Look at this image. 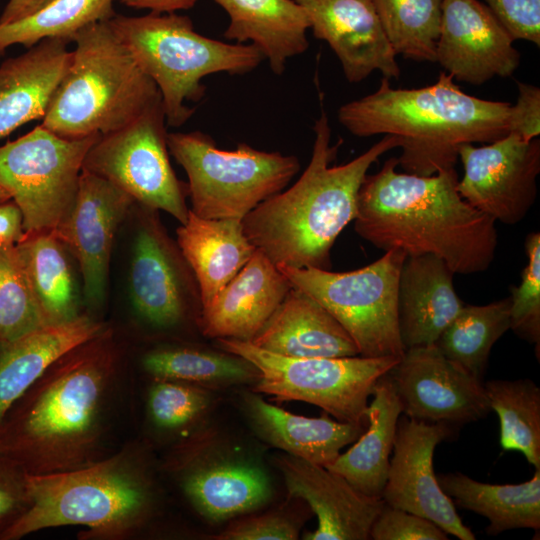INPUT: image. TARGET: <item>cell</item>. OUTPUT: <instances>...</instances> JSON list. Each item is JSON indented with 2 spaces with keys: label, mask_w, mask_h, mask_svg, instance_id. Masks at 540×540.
Masks as SVG:
<instances>
[{
  "label": "cell",
  "mask_w": 540,
  "mask_h": 540,
  "mask_svg": "<svg viewBox=\"0 0 540 540\" xmlns=\"http://www.w3.org/2000/svg\"><path fill=\"white\" fill-rule=\"evenodd\" d=\"M397 166L392 157L365 176L355 232L384 252L437 256L454 274L487 270L498 245L496 221L461 197L456 169L421 176L398 172Z\"/></svg>",
  "instance_id": "1"
},
{
  "label": "cell",
  "mask_w": 540,
  "mask_h": 540,
  "mask_svg": "<svg viewBox=\"0 0 540 540\" xmlns=\"http://www.w3.org/2000/svg\"><path fill=\"white\" fill-rule=\"evenodd\" d=\"M115 368L106 331L58 359L1 420L0 455L28 474L92 463Z\"/></svg>",
  "instance_id": "2"
},
{
  "label": "cell",
  "mask_w": 540,
  "mask_h": 540,
  "mask_svg": "<svg viewBox=\"0 0 540 540\" xmlns=\"http://www.w3.org/2000/svg\"><path fill=\"white\" fill-rule=\"evenodd\" d=\"M311 159L299 179L261 202L243 219L248 240L276 266L331 269V249L357 214L360 187L369 168L399 147L385 135L364 153L331 165L340 142L331 145V128L322 111L314 125Z\"/></svg>",
  "instance_id": "3"
},
{
  "label": "cell",
  "mask_w": 540,
  "mask_h": 540,
  "mask_svg": "<svg viewBox=\"0 0 540 540\" xmlns=\"http://www.w3.org/2000/svg\"><path fill=\"white\" fill-rule=\"evenodd\" d=\"M511 104L465 93L444 71L431 85L393 88L383 77L377 90L342 105L340 124L352 135L397 139L398 166L429 176L455 168L464 144L491 143L510 132Z\"/></svg>",
  "instance_id": "4"
},
{
  "label": "cell",
  "mask_w": 540,
  "mask_h": 540,
  "mask_svg": "<svg viewBox=\"0 0 540 540\" xmlns=\"http://www.w3.org/2000/svg\"><path fill=\"white\" fill-rule=\"evenodd\" d=\"M71 42L69 65L41 123L51 132L68 139L106 135L161 100L108 21L84 27Z\"/></svg>",
  "instance_id": "5"
},
{
  "label": "cell",
  "mask_w": 540,
  "mask_h": 540,
  "mask_svg": "<svg viewBox=\"0 0 540 540\" xmlns=\"http://www.w3.org/2000/svg\"><path fill=\"white\" fill-rule=\"evenodd\" d=\"M141 70L156 84L169 126H182L194 113L187 102L205 94L202 79L214 73H248L265 60L252 44L226 43L194 30L176 13L116 14L108 20Z\"/></svg>",
  "instance_id": "6"
},
{
  "label": "cell",
  "mask_w": 540,
  "mask_h": 540,
  "mask_svg": "<svg viewBox=\"0 0 540 540\" xmlns=\"http://www.w3.org/2000/svg\"><path fill=\"white\" fill-rule=\"evenodd\" d=\"M26 506L0 540L82 525L95 536H123L148 512V489L120 457L68 471L24 473Z\"/></svg>",
  "instance_id": "7"
},
{
  "label": "cell",
  "mask_w": 540,
  "mask_h": 540,
  "mask_svg": "<svg viewBox=\"0 0 540 540\" xmlns=\"http://www.w3.org/2000/svg\"><path fill=\"white\" fill-rule=\"evenodd\" d=\"M167 144L186 172L190 211L205 219L242 220L284 190L300 170L294 155L266 152L245 143L233 150L220 149L201 131L168 133Z\"/></svg>",
  "instance_id": "8"
},
{
  "label": "cell",
  "mask_w": 540,
  "mask_h": 540,
  "mask_svg": "<svg viewBox=\"0 0 540 540\" xmlns=\"http://www.w3.org/2000/svg\"><path fill=\"white\" fill-rule=\"evenodd\" d=\"M221 350L251 362L259 371L255 391L282 401H302L322 408L338 421L366 424V410L376 382L398 357L296 358L275 354L249 341L216 339Z\"/></svg>",
  "instance_id": "9"
},
{
  "label": "cell",
  "mask_w": 540,
  "mask_h": 540,
  "mask_svg": "<svg viewBox=\"0 0 540 540\" xmlns=\"http://www.w3.org/2000/svg\"><path fill=\"white\" fill-rule=\"evenodd\" d=\"M407 255L385 251L362 268L332 272L277 266L291 284L319 302L348 332L359 355L398 357L404 353L397 317L398 281Z\"/></svg>",
  "instance_id": "10"
},
{
  "label": "cell",
  "mask_w": 540,
  "mask_h": 540,
  "mask_svg": "<svg viewBox=\"0 0 540 540\" xmlns=\"http://www.w3.org/2000/svg\"><path fill=\"white\" fill-rule=\"evenodd\" d=\"M100 136L68 139L38 125L0 146V186L19 207L25 232L56 230L65 220L84 158Z\"/></svg>",
  "instance_id": "11"
},
{
  "label": "cell",
  "mask_w": 540,
  "mask_h": 540,
  "mask_svg": "<svg viewBox=\"0 0 540 540\" xmlns=\"http://www.w3.org/2000/svg\"><path fill=\"white\" fill-rule=\"evenodd\" d=\"M166 126L160 100L127 125L101 135L82 169L109 181L136 204L167 212L184 224L190 210L188 186L171 166Z\"/></svg>",
  "instance_id": "12"
},
{
  "label": "cell",
  "mask_w": 540,
  "mask_h": 540,
  "mask_svg": "<svg viewBox=\"0 0 540 540\" xmlns=\"http://www.w3.org/2000/svg\"><path fill=\"white\" fill-rule=\"evenodd\" d=\"M458 158L464 175L457 190L467 203L507 225L525 218L537 196L538 138L525 141L509 132L487 145H462Z\"/></svg>",
  "instance_id": "13"
},
{
  "label": "cell",
  "mask_w": 540,
  "mask_h": 540,
  "mask_svg": "<svg viewBox=\"0 0 540 540\" xmlns=\"http://www.w3.org/2000/svg\"><path fill=\"white\" fill-rule=\"evenodd\" d=\"M388 375L402 414L412 420L458 430L492 411L483 380L449 360L435 344L405 349Z\"/></svg>",
  "instance_id": "14"
},
{
  "label": "cell",
  "mask_w": 540,
  "mask_h": 540,
  "mask_svg": "<svg viewBox=\"0 0 540 540\" xmlns=\"http://www.w3.org/2000/svg\"><path fill=\"white\" fill-rule=\"evenodd\" d=\"M456 432L457 429L445 424H428L404 414L400 416L381 498L389 506L432 521L448 535L474 540V533L462 522L433 469L436 446Z\"/></svg>",
  "instance_id": "15"
},
{
  "label": "cell",
  "mask_w": 540,
  "mask_h": 540,
  "mask_svg": "<svg viewBox=\"0 0 540 540\" xmlns=\"http://www.w3.org/2000/svg\"><path fill=\"white\" fill-rule=\"evenodd\" d=\"M133 243L129 292L139 316L157 328L176 326L190 307L201 309L196 278L160 224L157 211L144 207Z\"/></svg>",
  "instance_id": "16"
},
{
  "label": "cell",
  "mask_w": 540,
  "mask_h": 540,
  "mask_svg": "<svg viewBox=\"0 0 540 540\" xmlns=\"http://www.w3.org/2000/svg\"><path fill=\"white\" fill-rule=\"evenodd\" d=\"M514 39L478 0H443L436 62L455 81L479 86L507 78L520 64Z\"/></svg>",
  "instance_id": "17"
},
{
  "label": "cell",
  "mask_w": 540,
  "mask_h": 540,
  "mask_svg": "<svg viewBox=\"0 0 540 540\" xmlns=\"http://www.w3.org/2000/svg\"><path fill=\"white\" fill-rule=\"evenodd\" d=\"M134 204L124 191L82 169L74 205L55 232L78 261L84 296L91 304L105 296L114 237Z\"/></svg>",
  "instance_id": "18"
},
{
  "label": "cell",
  "mask_w": 540,
  "mask_h": 540,
  "mask_svg": "<svg viewBox=\"0 0 540 540\" xmlns=\"http://www.w3.org/2000/svg\"><path fill=\"white\" fill-rule=\"evenodd\" d=\"M290 496L302 500L317 517L306 540H367L381 511L382 498L368 496L325 466L288 454L275 458Z\"/></svg>",
  "instance_id": "19"
},
{
  "label": "cell",
  "mask_w": 540,
  "mask_h": 540,
  "mask_svg": "<svg viewBox=\"0 0 540 540\" xmlns=\"http://www.w3.org/2000/svg\"><path fill=\"white\" fill-rule=\"evenodd\" d=\"M295 1L305 10L315 38L327 42L339 59L348 82H361L376 70L389 80L400 77L373 0Z\"/></svg>",
  "instance_id": "20"
},
{
  "label": "cell",
  "mask_w": 540,
  "mask_h": 540,
  "mask_svg": "<svg viewBox=\"0 0 540 540\" xmlns=\"http://www.w3.org/2000/svg\"><path fill=\"white\" fill-rule=\"evenodd\" d=\"M181 483L197 511L214 522L255 510L272 495L263 467L213 441L194 450L181 473Z\"/></svg>",
  "instance_id": "21"
},
{
  "label": "cell",
  "mask_w": 540,
  "mask_h": 540,
  "mask_svg": "<svg viewBox=\"0 0 540 540\" xmlns=\"http://www.w3.org/2000/svg\"><path fill=\"white\" fill-rule=\"evenodd\" d=\"M289 279L260 250L206 305L198 326L214 339L251 341L292 288Z\"/></svg>",
  "instance_id": "22"
},
{
  "label": "cell",
  "mask_w": 540,
  "mask_h": 540,
  "mask_svg": "<svg viewBox=\"0 0 540 540\" xmlns=\"http://www.w3.org/2000/svg\"><path fill=\"white\" fill-rule=\"evenodd\" d=\"M453 276L437 256L405 258L397 295L398 329L404 350L435 344L464 307L454 289Z\"/></svg>",
  "instance_id": "23"
},
{
  "label": "cell",
  "mask_w": 540,
  "mask_h": 540,
  "mask_svg": "<svg viewBox=\"0 0 540 540\" xmlns=\"http://www.w3.org/2000/svg\"><path fill=\"white\" fill-rule=\"evenodd\" d=\"M64 38H47L0 64V139L42 120L71 51Z\"/></svg>",
  "instance_id": "24"
},
{
  "label": "cell",
  "mask_w": 540,
  "mask_h": 540,
  "mask_svg": "<svg viewBox=\"0 0 540 540\" xmlns=\"http://www.w3.org/2000/svg\"><path fill=\"white\" fill-rule=\"evenodd\" d=\"M250 342L287 357L359 355L342 325L319 302L294 286Z\"/></svg>",
  "instance_id": "25"
},
{
  "label": "cell",
  "mask_w": 540,
  "mask_h": 540,
  "mask_svg": "<svg viewBox=\"0 0 540 540\" xmlns=\"http://www.w3.org/2000/svg\"><path fill=\"white\" fill-rule=\"evenodd\" d=\"M243 400L249 420L263 440L285 454L321 466L332 463L367 426L333 420L327 415H297L266 402L256 393L245 394Z\"/></svg>",
  "instance_id": "26"
},
{
  "label": "cell",
  "mask_w": 540,
  "mask_h": 540,
  "mask_svg": "<svg viewBox=\"0 0 540 540\" xmlns=\"http://www.w3.org/2000/svg\"><path fill=\"white\" fill-rule=\"evenodd\" d=\"M102 332L100 323L78 315L65 322L42 326L0 345V422L53 363Z\"/></svg>",
  "instance_id": "27"
},
{
  "label": "cell",
  "mask_w": 540,
  "mask_h": 540,
  "mask_svg": "<svg viewBox=\"0 0 540 540\" xmlns=\"http://www.w3.org/2000/svg\"><path fill=\"white\" fill-rule=\"evenodd\" d=\"M214 1L230 19L224 37L256 46L276 75L284 72L290 58L309 47V19L295 0Z\"/></svg>",
  "instance_id": "28"
},
{
  "label": "cell",
  "mask_w": 540,
  "mask_h": 540,
  "mask_svg": "<svg viewBox=\"0 0 540 540\" xmlns=\"http://www.w3.org/2000/svg\"><path fill=\"white\" fill-rule=\"evenodd\" d=\"M177 245L200 291L201 308L243 268L255 252L240 219H205L189 210L176 231Z\"/></svg>",
  "instance_id": "29"
},
{
  "label": "cell",
  "mask_w": 540,
  "mask_h": 540,
  "mask_svg": "<svg viewBox=\"0 0 540 540\" xmlns=\"http://www.w3.org/2000/svg\"><path fill=\"white\" fill-rule=\"evenodd\" d=\"M401 414L399 398L386 373L372 390L365 430L346 452L340 453L325 467L344 477L362 493L381 498Z\"/></svg>",
  "instance_id": "30"
},
{
  "label": "cell",
  "mask_w": 540,
  "mask_h": 540,
  "mask_svg": "<svg viewBox=\"0 0 540 540\" xmlns=\"http://www.w3.org/2000/svg\"><path fill=\"white\" fill-rule=\"evenodd\" d=\"M443 492L454 505L486 517L488 535L529 528L540 529V469L520 484H489L460 472L438 474Z\"/></svg>",
  "instance_id": "31"
},
{
  "label": "cell",
  "mask_w": 540,
  "mask_h": 540,
  "mask_svg": "<svg viewBox=\"0 0 540 540\" xmlns=\"http://www.w3.org/2000/svg\"><path fill=\"white\" fill-rule=\"evenodd\" d=\"M16 247L47 322L61 323L78 316L67 249L55 230L25 232Z\"/></svg>",
  "instance_id": "32"
},
{
  "label": "cell",
  "mask_w": 540,
  "mask_h": 540,
  "mask_svg": "<svg viewBox=\"0 0 540 540\" xmlns=\"http://www.w3.org/2000/svg\"><path fill=\"white\" fill-rule=\"evenodd\" d=\"M509 329V297L481 306L465 304L435 345L449 360L483 380L493 345Z\"/></svg>",
  "instance_id": "33"
},
{
  "label": "cell",
  "mask_w": 540,
  "mask_h": 540,
  "mask_svg": "<svg viewBox=\"0 0 540 540\" xmlns=\"http://www.w3.org/2000/svg\"><path fill=\"white\" fill-rule=\"evenodd\" d=\"M484 384L491 410L500 421V445L521 452L540 469V389L530 379L490 380Z\"/></svg>",
  "instance_id": "34"
},
{
  "label": "cell",
  "mask_w": 540,
  "mask_h": 540,
  "mask_svg": "<svg viewBox=\"0 0 540 540\" xmlns=\"http://www.w3.org/2000/svg\"><path fill=\"white\" fill-rule=\"evenodd\" d=\"M143 366L157 379L212 386L256 382L259 377L251 362L224 350L157 349L146 354Z\"/></svg>",
  "instance_id": "35"
},
{
  "label": "cell",
  "mask_w": 540,
  "mask_h": 540,
  "mask_svg": "<svg viewBox=\"0 0 540 540\" xmlns=\"http://www.w3.org/2000/svg\"><path fill=\"white\" fill-rule=\"evenodd\" d=\"M114 0H52L35 13L0 24V57L14 45L30 48L47 38L69 41L84 27L116 15Z\"/></svg>",
  "instance_id": "36"
},
{
  "label": "cell",
  "mask_w": 540,
  "mask_h": 540,
  "mask_svg": "<svg viewBox=\"0 0 540 540\" xmlns=\"http://www.w3.org/2000/svg\"><path fill=\"white\" fill-rule=\"evenodd\" d=\"M373 1L396 56L418 62H436L443 0Z\"/></svg>",
  "instance_id": "37"
},
{
  "label": "cell",
  "mask_w": 540,
  "mask_h": 540,
  "mask_svg": "<svg viewBox=\"0 0 540 540\" xmlns=\"http://www.w3.org/2000/svg\"><path fill=\"white\" fill-rule=\"evenodd\" d=\"M15 245H0V345L48 325Z\"/></svg>",
  "instance_id": "38"
},
{
  "label": "cell",
  "mask_w": 540,
  "mask_h": 540,
  "mask_svg": "<svg viewBox=\"0 0 540 540\" xmlns=\"http://www.w3.org/2000/svg\"><path fill=\"white\" fill-rule=\"evenodd\" d=\"M527 263L520 283L510 286V329L521 339L535 345L539 357L540 344V233L532 232L525 239Z\"/></svg>",
  "instance_id": "39"
},
{
  "label": "cell",
  "mask_w": 540,
  "mask_h": 540,
  "mask_svg": "<svg viewBox=\"0 0 540 540\" xmlns=\"http://www.w3.org/2000/svg\"><path fill=\"white\" fill-rule=\"evenodd\" d=\"M209 395L200 387L158 379L149 394V410L154 422L174 429L189 424L209 406Z\"/></svg>",
  "instance_id": "40"
},
{
  "label": "cell",
  "mask_w": 540,
  "mask_h": 540,
  "mask_svg": "<svg viewBox=\"0 0 540 540\" xmlns=\"http://www.w3.org/2000/svg\"><path fill=\"white\" fill-rule=\"evenodd\" d=\"M370 539L447 540L448 534L422 516L384 503L372 524Z\"/></svg>",
  "instance_id": "41"
},
{
  "label": "cell",
  "mask_w": 540,
  "mask_h": 540,
  "mask_svg": "<svg viewBox=\"0 0 540 540\" xmlns=\"http://www.w3.org/2000/svg\"><path fill=\"white\" fill-rule=\"evenodd\" d=\"M301 521L281 511L252 515L232 522L216 538L220 540H295Z\"/></svg>",
  "instance_id": "42"
},
{
  "label": "cell",
  "mask_w": 540,
  "mask_h": 540,
  "mask_svg": "<svg viewBox=\"0 0 540 540\" xmlns=\"http://www.w3.org/2000/svg\"><path fill=\"white\" fill-rule=\"evenodd\" d=\"M514 40L540 46V0H485Z\"/></svg>",
  "instance_id": "43"
},
{
  "label": "cell",
  "mask_w": 540,
  "mask_h": 540,
  "mask_svg": "<svg viewBox=\"0 0 540 540\" xmlns=\"http://www.w3.org/2000/svg\"><path fill=\"white\" fill-rule=\"evenodd\" d=\"M25 506L24 473L0 455V537Z\"/></svg>",
  "instance_id": "44"
},
{
  "label": "cell",
  "mask_w": 540,
  "mask_h": 540,
  "mask_svg": "<svg viewBox=\"0 0 540 540\" xmlns=\"http://www.w3.org/2000/svg\"><path fill=\"white\" fill-rule=\"evenodd\" d=\"M517 87V101L510 110V132L530 141L540 134V89L522 82H518Z\"/></svg>",
  "instance_id": "45"
},
{
  "label": "cell",
  "mask_w": 540,
  "mask_h": 540,
  "mask_svg": "<svg viewBox=\"0 0 540 540\" xmlns=\"http://www.w3.org/2000/svg\"><path fill=\"white\" fill-rule=\"evenodd\" d=\"M24 235L22 213L9 193L0 186V245H15Z\"/></svg>",
  "instance_id": "46"
},
{
  "label": "cell",
  "mask_w": 540,
  "mask_h": 540,
  "mask_svg": "<svg viewBox=\"0 0 540 540\" xmlns=\"http://www.w3.org/2000/svg\"><path fill=\"white\" fill-rule=\"evenodd\" d=\"M122 5L135 9H148L155 13H175L192 8L198 0H118Z\"/></svg>",
  "instance_id": "47"
},
{
  "label": "cell",
  "mask_w": 540,
  "mask_h": 540,
  "mask_svg": "<svg viewBox=\"0 0 540 540\" xmlns=\"http://www.w3.org/2000/svg\"><path fill=\"white\" fill-rule=\"evenodd\" d=\"M52 0H8L0 15V24H8L21 20Z\"/></svg>",
  "instance_id": "48"
}]
</instances>
